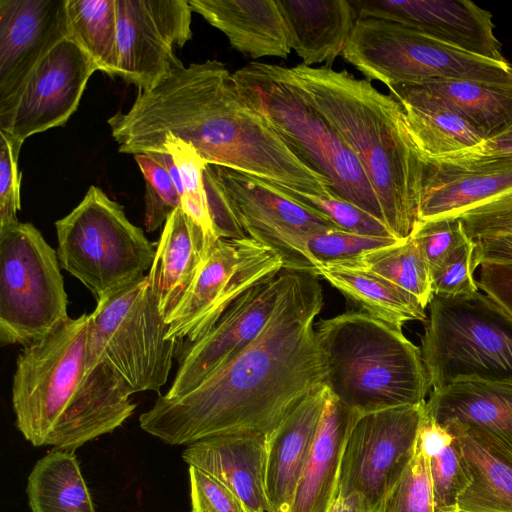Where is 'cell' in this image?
Wrapping results in <instances>:
<instances>
[{"mask_svg": "<svg viewBox=\"0 0 512 512\" xmlns=\"http://www.w3.org/2000/svg\"><path fill=\"white\" fill-rule=\"evenodd\" d=\"M375 512H434L428 457L419 440L407 468Z\"/></svg>", "mask_w": 512, "mask_h": 512, "instance_id": "cell-37", "label": "cell"}, {"mask_svg": "<svg viewBox=\"0 0 512 512\" xmlns=\"http://www.w3.org/2000/svg\"><path fill=\"white\" fill-rule=\"evenodd\" d=\"M457 217L472 241L512 235V189Z\"/></svg>", "mask_w": 512, "mask_h": 512, "instance_id": "cell-42", "label": "cell"}, {"mask_svg": "<svg viewBox=\"0 0 512 512\" xmlns=\"http://www.w3.org/2000/svg\"><path fill=\"white\" fill-rule=\"evenodd\" d=\"M392 237L362 235L342 229L300 234L287 239L276 251L283 268L318 275L321 267L356 259L371 250L394 245Z\"/></svg>", "mask_w": 512, "mask_h": 512, "instance_id": "cell-32", "label": "cell"}, {"mask_svg": "<svg viewBox=\"0 0 512 512\" xmlns=\"http://www.w3.org/2000/svg\"><path fill=\"white\" fill-rule=\"evenodd\" d=\"M232 77L242 100L306 166L326 179L332 193L384 223L380 203L358 158L291 68L250 62Z\"/></svg>", "mask_w": 512, "mask_h": 512, "instance_id": "cell-5", "label": "cell"}, {"mask_svg": "<svg viewBox=\"0 0 512 512\" xmlns=\"http://www.w3.org/2000/svg\"><path fill=\"white\" fill-rule=\"evenodd\" d=\"M216 240L208 238L182 207L166 220L147 278L167 324Z\"/></svg>", "mask_w": 512, "mask_h": 512, "instance_id": "cell-22", "label": "cell"}, {"mask_svg": "<svg viewBox=\"0 0 512 512\" xmlns=\"http://www.w3.org/2000/svg\"><path fill=\"white\" fill-rule=\"evenodd\" d=\"M418 440L428 457L434 512H458L471 476L458 438L426 415Z\"/></svg>", "mask_w": 512, "mask_h": 512, "instance_id": "cell-33", "label": "cell"}, {"mask_svg": "<svg viewBox=\"0 0 512 512\" xmlns=\"http://www.w3.org/2000/svg\"><path fill=\"white\" fill-rule=\"evenodd\" d=\"M401 105L408 130L422 154L441 157L468 151L484 139L457 112L401 84L387 87Z\"/></svg>", "mask_w": 512, "mask_h": 512, "instance_id": "cell-29", "label": "cell"}, {"mask_svg": "<svg viewBox=\"0 0 512 512\" xmlns=\"http://www.w3.org/2000/svg\"><path fill=\"white\" fill-rule=\"evenodd\" d=\"M291 50L305 66L331 64L343 53L357 12L347 0H276Z\"/></svg>", "mask_w": 512, "mask_h": 512, "instance_id": "cell-27", "label": "cell"}, {"mask_svg": "<svg viewBox=\"0 0 512 512\" xmlns=\"http://www.w3.org/2000/svg\"><path fill=\"white\" fill-rule=\"evenodd\" d=\"M169 325L147 275L97 301L89 314L90 346L109 361L133 394L159 392L181 343L167 338Z\"/></svg>", "mask_w": 512, "mask_h": 512, "instance_id": "cell-10", "label": "cell"}, {"mask_svg": "<svg viewBox=\"0 0 512 512\" xmlns=\"http://www.w3.org/2000/svg\"><path fill=\"white\" fill-rule=\"evenodd\" d=\"M26 492L32 512H96L74 451L53 449L38 460Z\"/></svg>", "mask_w": 512, "mask_h": 512, "instance_id": "cell-31", "label": "cell"}, {"mask_svg": "<svg viewBox=\"0 0 512 512\" xmlns=\"http://www.w3.org/2000/svg\"><path fill=\"white\" fill-rule=\"evenodd\" d=\"M203 179L218 238L250 237L275 252L292 236L341 229L262 178L207 164Z\"/></svg>", "mask_w": 512, "mask_h": 512, "instance_id": "cell-11", "label": "cell"}, {"mask_svg": "<svg viewBox=\"0 0 512 512\" xmlns=\"http://www.w3.org/2000/svg\"><path fill=\"white\" fill-rule=\"evenodd\" d=\"M477 286L512 319V262L480 264Z\"/></svg>", "mask_w": 512, "mask_h": 512, "instance_id": "cell-45", "label": "cell"}, {"mask_svg": "<svg viewBox=\"0 0 512 512\" xmlns=\"http://www.w3.org/2000/svg\"><path fill=\"white\" fill-rule=\"evenodd\" d=\"M67 0H0V124L39 63L69 37Z\"/></svg>", "mask_w": 512, "mask_h": 512, "instance_id": "cell-16", "label": "cell"}, {"mask_svg": "<svg viewBox=\"0 0 512 512\" xmlns=\"http://www.w3.org/2000/svg\"><path fill=\"white\" fill-rule=\"evenodd\" d=\"M425 405L389 408L357 419L343 452L337 496L360 493L375 512L414 456Z\"/></svg>", "mask_w": 512, "mask_h": 512, "instance_id": "cell-13", "label": "cell"}, {"mask_svg": "<svg viewBox=\"0 0 512 512\" xmlns=\"http://www.w3.org/2000/svg\"><path fill=\"white\" fill-rule=\"evenodd\" d=\"M149 153H169L172 156L183 186L182 209L203 229L208 238L218 239L204 187L203 175L208 163L190 143L171 134L164 136Z\"/></svg>", "mask_w": 512, "mask_h": 512, "instance_id": "cell-36", "label": "cell"}, {"mask_svg": "<svg viewBox=\"0 0 512 512\" xmlns=\"http://www.w3.org/2000/svg\"><path fill=\"white\" fill-rule=\"evenodd\" d=\"M191 512H258L209 474L189 466Z\"/></svg>", "mask_w": 512, "mask_h": 512, "instance_id": "cell-44", "label": "cell"}, {"mask_svg": "<svg viewBox=\"0 0 512 512\" xmlns=\"http://www.w3.org/2000/svg\"><path fill=\"white\" fill-rule=\"evenodd\" d=\"M360 416L329 391L289 512H328L337 496L345 445Z\"/></svg>", "mask_w": 512, "mask_h": 512, "instance_id": "cell-23", "label": "cell"}, {"mask_svg": "<svg viewBox=\"0 0 512 512\" xmlns=\"http://www.w3.org/2000/svg\"><path fill=\"white\" fill-rule=\"evenodd\" d=\"M357 17L390 20L461 51L506 62L492 14L468 0H353Z\"/></svg>", "mask_w": 512, "mask_h": 512, "instance_id": "cell-18", "label": "cell"}, {"mask_svg": "<svg viewBox=\"0 0 512 512\" xmlns=\"http://www.w3.org/2000/svg\"><path fill=\"white\" fill-rule=\"evenodd\" d=\"M425 412L439 425L455 421L483 429L512 450V381L458 379L432 389Z\"/></svg>", "mask_w": 512, "mask_h": 512, "instance_id": "cell-26", "label": "cell"}, {"mask_svg": "<svg viewBox=\"0 0 512 512\" xmlns=\"http://www.w3.org/2000/svg\"><path fill=\"white\" fill-rule=\"evenodd\" d=\"M282 269L281 258L250 237L218 238L171 316L167 338L184 342L187 348L245 292L274 278Z\"/></svg>", "mask_w": 512, "mask_h": 512, "instance_id": "cell-12", "label": "cell"}, {"mask_svg": "<svg viewBox=\"0 0 512 512\" xmlns=\"http://www.w3.org/2000/svg\"><path fill=\"white\" fill-rule=\"evenodd\" d=\"M423 155L419 220L458 216L512 189V159L471 150Z\"/></svg>", "mask_w": 512, "mask_h": 512, "instance_id": "cell-19", "label": "cell"}, {"mask_svg": "<svg viewBox=\"0 0 512 512\" xmlns=\"http://www.w3.org/2000/svg\"><path fill=\"white\" fill-rule=\"evenodd\" d=\"M188 0H116L117 76L147 91L184 64L174 54L192 37Z\"/></svg>", "mask_w": 512, "mask_h": 512, "instance_id": "cell-14", "label": "cell"}, {"mask_svg": "<svg viewBox=\"0 0 512 512\" xmlns=\"http://www.w3.org/2000/svg\"><path fill=\"white\" fill-rule=\"evenodd\" d=\"M291 70L358 158L384 224L398 240L408 239L420 223L423 155L399 102L346 70L303 64Z\"/></svg>", "mask_w": 512, "mask_h": 512, "instance_id": "cell-3", "label": "cell"}, {"mask_svg": "<svg viewBox=\"0 0 512 512\" xmlns=\"http://www.w3.org/2000/svg\"><path fill=\"white\" fill-rule=\"evenodd\" d=\"M60 266L57 252L33 224L0 230L2 346H27L69 318Z\"/></svg>", "mask_w": 512, "mask_h": 512, "instance_id": "cell-9", "label": "cell"}, {"mask_svg": "<svg viewBox=\"0 0 512 512\" xmlns=\"http://www.w3.org/2000/svg\"><path fill=\"white\" fill-rule=\"evenodd\" d=\"M21 145L0 131V230L19 223L21 173L18 156Z\"/></svg>", "mask_w": 512, "mask_h": 512, "instance_id": "cell-43", "label": "cell"}, {"mask_svg": "<svg viewBox=\"0 0 512 512\" xmlns=\"http://www.w3.org/2000/svg\"><path fill=\"white\" fill-rule=\"evenodd\" d=\"M291 270L282 269L239 297L217 322L183 352L167 397L183 395L250 344L263 330L286 288Z\"/></svg>", "mask_w": 512, "mask_h": 512, "instance_id": "cell-17", "label": "cell"}, {"mask_svg": "<svg viewBox=\"0 0 512 512\" xmlns=\"http://www.w3.org/2000/svg\"><path fill=\"white\" fill-rule=\"evenodd\" d=\"M89 314L68 318L20 351L12 381L16 426L34 446L70 450L120 427L132 390L92 349Z\"/></svg>", "mask_w": 512, "mask_h": 512, "instance_id": "cell-2", "label": "cell"}, {"mask_svg": "<svg viewBox=\"0 0 512 512\" xmlns=\"http://www.w3.org/2000/svg\"><path fill=\"white\" fill-rule=\"evenodd\" d=\"M96 70L95 62L73 39L62 40L30 75L0 131L22 146L30 136L65 125Z\"/></svg>", "mask_w": 512, "mask_h": 512, "instance_id": "cell-15", "label": "cell"}, {"mask_svg": "<svg viewBox=\"0 0 512 512\" xmlns=\"http://www.w3.org/2000/svg\"><path fill=\"white\" fill-rule=\"evenodd\" d=\"M401 85L454 110L484 140L500 133L512 121V83L443 79Z\"/></svg>", "mask_w": 512, "mask_h": 512, "instance_id": "cell-28", "label": "cell"}, {"mask_svg": "<svg viewBox=\"0 0 512 512\" xmlns=\"http://www.w3.org/2000/svg\"><path fill=\"white\" fill-rule=\"evenodd\" d=\"M410 237L422 249L431 274L456 248L469 239L457 216L421 221Z\"/></svg>", "mask_w": 512, "mask_h": 512, "instance_id": "cell-41", "label": "cell"}, {"mask_svg": "<svg viewBox=\"0 0 512 512\" xmlns=\"http://www.w3.org/2000/svg\"><path fill=\"white\" fill-rule=\"evenodd\" d=\"M324 304L318 276L291 270L260 334L193 390L160 395L142 413L143 431L170 445L230 434H270L324 384L315 319Z\"/></svg>", "mask_w": 512, "mask_h": 512, "instance_id": "cell-1", "label": "cell"}, {"mask_svg": "<svg viewBox=\"0 0 512 512\" xmlns=\"http://www.w3.org/2000/svg\"><path fill=\"white\" fill-rule=\"evenodd\" d=\"M188 4L243 55L287 58L291 51L275 0H188Z\"/></svg>", "mask_w": 512, "mask_h": 512, "instance_id": "cell-24", "label": "cell"}, {"mask_svg": "<svg viewBox=\"0 0 512 512\" xmlns=\"http://www.w3.org/2000/svg\"><path fill=\"white\" fill-rule=\"evenodd\" d=\"M324 385L361 415L426 401L431 385L421 349L360 310L315 323Z\"/></svg>", "mask_w": 512, "mask_h": 512, "instance_id": "cell-4", "label": "cell"}, {"mask_svg": "<svg viewBox=\"0 0 512 512\" xmlns=\"http://www.w3.org/2000/svg\"><path fill=\"white\" fill-rule=\"evenodd\" d=\"M61 267L90 290L97 301L149 271L157 243L130 222L124 208L97 186L55 222Z\"/></svg>", "mask_w": 512, "mask_h": 512, "instance_id": "cell-7", "label": "cell"}, {"mask_svg": "<svg viewBox=\"0 0 512 512\" xmlns=\"http://www.w3.org/2000/svg\"><path fill=\"white\" fill-rule=\"evenodd\" d=\"M183 460L226 486L245 505L271 512L265 491L266 437L230 434L206 438L187 446Z\"/></svg>", "mask_w": 512, "mask_h": 512, "instance_id": "cell-21", "label": "cell"}, {"mask_svg": "<svg viewBox=\"0 0 512 512\" xmlns=\"http://www.w3.org/2000/svg\"><path fill=\"white\" fill-rule=\"evenodd\" d=\"M69 37L95 62L98 70L117 76L116 0H67Z\"/></svg>", "mask_w": 512, "mask_h": 512, "instance_id": "cell-34", "label": "cell"}, {"mask_svg": "<svg viewBox=\"0 0 512 512\" xmlns=\"http://www.w3.org/2000/svg\"><path fill=\"white\" fill-rule=\"evenodd\" d=\"M471 151L478 154L494 157H506L512 159V121L495 136L484 140Z\"/></svg>", "mask_w": 512, "mask_h": 512, "instance_id": "cell-47", "label": "cell"}, {"mask_svg": "<svg viewBox=\"0 0 512 512\" xmlns=\"http://www.w3.org/2000/svg\"><path fill=\"white\" fill-rule=\"evenodd\" d=\"M441 426L458 438L471 476L458 512H512V450L483 429L455 421Z\"/></svg>", "mask_w": 512, "mask_h": 512, "instance_id": "cell-25", "label": "cell"}, {"mask_svg": "<svg viewBox=\"0 0 512 512\" xmlns=\"http://www.w3.org/2000/svg\"><path fill=\"white\" fill-rule=\"evenodd\" d=\"M475 242L471 239L456 248L435 269L432 276L433 294L447 298H458L478 292L474 279L473 252Z\"/></svg>", "mask_w": 512, "mask_h": 512, "instance_id": "cell-40", "label": "cell"}, {"mask_svg": "<svg viewBox=\"0 0 512 512\" xmlns=\"http://www.w3.org/2000/svg\"><path fill=\"white\" fill-rule=\"evenodd\" d=\"M343 58L368 81L389 87L430 80L512 83V65L470 54L399 23L357 18Z\"/></svg>", "mask_w": 512, "mask_h": 512, "instance_id": "cell-8", "label": "cell"}, {"mask_svg": "<svg viewBox=\"0 0 512 512\" xmlns=\"http://www.w3.org/2000/svg\"><path fill=\"white\" fill-rule=\"evenodd\" d=\"M360 311L402 330L408 321L426 320L425 307L408 291L362 268L329 264L318 271Z\"/></svg>", "mask_w": 512, "mask_h": 512, "instance_id": "cell-30", "label": "cell"}, {"mask_svg": "<svg viewBox=\"0 0 512 512\" xmlns=\"http://www.w3.org/2000/svg\"><path fill=\"white\" fill-rule=\"evenodd\" d=\"M280 187L289 197L322 214L343 230L362 235L395 238L383 222L351 202L336 196L330 189L327 193L318 195Z\"/></svg>", "mask_w": 512, "mask_h": 512, "instance_id": "cell-38", "label": "cell"}, {"mask_svg": "<svg viewBox=\"0 0 512 512\" xmlns=\"http://www.w3.org/2000/svg\"><path fill=\"white\" fill-rule=\"evenodd\" d=\"M328 512H374L373 507L360 493L337 496Z\"/></svg>", "mask_w": 512, "mask_h": 512, "instance_id": "cell-48", "label": "cell"}, {"mask_svg": "<svg viewBox=\"0 0 512 512\" xmlns=\"http://www.w3.org/2000/svg\"><path fill=\"white\" fill-rule=\"evenodd\" d=\"M432 389L458 379L512 381V319L487 295H433L421 338Z\"/></svg>", "mask_w": 512, "mask_h": 512, "instance_id": "cell-6", "label": "cell"}, {"mask_svg": "<svg viewBox=\"0 0 512 512\" xmlns=\"http://www.w3.org/2000/svg\"><path fill=\"white\" fill-rule=\"evenodd\" d=\"M134 158L145 181L144 226L152 232L181 207V194L166 167L152 154H137Z\"/></svg>", "mask_w": 512, "mask_h": 512, "instance_id": "cell-39", "label": "cell"}, {"mask_svg": "<svg viewBox=\"0 0 512 512\" xmlns=\"http://www.w3.org/2000/svg\"><path fill=\"white\" fill-rule=\"evenodd\" d=\"M335 264L371 271L414 295L425 308L434 295L429 264L412 237Z\"/></svg>", "mask_w": 512, "mask_h": 512, "instance_id": "cell-35", "label": "cell"}, {"mask_svg": "<svg viewBox=\"0 0 512 512\" xmlns=\"http://www.w3.org/2000/svg\"><path fill=\"white\" fill-rule=\"evenodd\" d=\"M473 268L484 262H512V235L474 241Z\"/></svg>", "mask_w": 512, "mask_h": 512, "instance_id": "cell-46", "label": "cell"}, {"mask_svg": "<svg viewBox=\"0 0 512 512\" xmlns=\"http://www.w3.org/2000/svg\"><path fill=\"white\" fill-rule=\"evenodd\" d=\"M329 395L309 393L266 437L265 491L271 512H289Z\"/></svg>", "mask_w": 512, "mask_h": 512, "instance_id": "cell-20", "label": "cell"}]
</instances>
